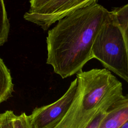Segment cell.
<instances>
[{"mask_svg": "<svg viewBox=\"0 0 128 128\" xmlns=\"http://www.w3.org/2000/svg\"><path fill=\"white\" fill-rule=\"evenodd\" d=\"M110 12L94 3L59 20L48 30L46 38V63L62 78L82 70L93 58L92 48Z\"/></svg>", "mask_w": 128, "mask_h": 128, "instance_id": "cell-1", "label": "cell"}, {"mask_svg": "<svg viewBox=\"0 0 128 128\" xmlns=\"http://www.w3.org/2000/svg\"><path fill=\"white\" fill-rule=\"evenodd\" d=\"M78 88L68 111L54 128H86L100 112L123 96L122 86L106 68L76 74Z\"/></svg>", "mask_w": 128, "mask_h": 128, "instance_id": "cell-2", "label": "cell"}, {"mask_svg": "<svg viewBox=\"0 0 128 128\" xmlns=\"http://www.w3.org/2000/svg\"><path fill=\"white\" fill-rule=\"evenodd\" d=\"M110 16L98 31L92 48L93 58L128 84V56L122 33L116 18Z\"/></svg>", "mask_w": 128, "mask_h": 128, "instance_id": "cell-3", "label": "cell"}, {"mask_svg": "<svg viewBox=\"0 0 128 128\" xmlns=\"http://www.w3.org/2000/svg\"><path fill=\"white\" fill-rule=\"evenodd\" d=\"M78 80L70 83L66 92L57 100L48 105L36 108L28 116L32 128H54L64 118L76 94Z\"/></svg>", "mask_w": 128, "mask_h": 128, "instance_id": "cell-4", "label": "cell"}, {"mask_svg": "<svg viewBox=\"0 0 128 128\" xmlns=\"http://www.w3.org/2000/svg\"><path fill=\"white\" fill-rule=\"evenodd\" d=\"M97 0H52L37 10L28 12L24 18L40 26L44 30L72 13L86 7Z\"/></svg>", "mask_w": 128, "mask_h": 128, "instance_id": "cell-5", "label": "cell"}, {"mask_svg": "<svg viewBox=\"0 0 128 128\" xmlns=\"http://www.w3.org/2000/svg\"><path fill=\"white\" fill-rule=\"evenodd\" d=\"M128 120V94H126L108 108L98 128H120Z\"/></svg>", "mask_w": 128, "mask_h": 128, "instance_id": "cell-6", "label": "cell"}, {"mask_svg": "<svg viewBox=\"0 0 128 128\" xmlns=\"http://www.w3.org/2000/svg\"><path fill=\"white\" fill-rule=\"evenodd\" d=\"M14 84L9 70L0 58V104L12 96Z\"/></svg>", "mask_w": 128, "mask_h": 128, "instance_id": "cell-7", "label": "cell"}, {"mask_svg": "<svg viewBox=\"0 0 128 128\" xmlns=\"http://www.w3.org/2000/svg\"><path fill=\"white\" fill-rule=\"evenodd\" d=\"M123 34L128 56V4L112 11Z\"/></svg>", "mask_w": 128, "mask_h": 128, "instance_id": "cell-8", "label": "cell"}, {"mask_svg": "<svg viewBox=\"0 0 128 128\" xmlns=\"http://www.w3.org/2000/svg\"><path fill=\"white\" fill-rule=\"evenodd\" d=\"M10 24L4 0H0V46L8 40Z\"/></svg>", "mask_w": 128, "mask_h": 128, "instance_id": "cell-9", "label": "cell"}, {"mask_svg": "<svg viewBox=\"0 0 128 128\" xmlns=\"http://www.w3.org/2000/svg\"><path fill=\"white\" fill-rule=\"evenodd\" d=\"M13 128H32L28 118V116L25 112L20 115L14 114L12 118Z\"/></svg>", "mask_w": 128, "mask_h": 128, "instance_id": "cell-10", "label": "cell"}, {"mask_svg": "<svg viewBox=\"0 0 128 128\" xmlns=\"http://www.w3.org/2000/svg\"><path fill=\"white\" fill-rule=\"evenodd\" d=\"M12 110H6L0 114V128H13L12 118L14 114Z\"/></svg>", "mask_w": 128, "mask_h": 128, "instance_id": "cell-11", "label": "cell"}, {"mask_svg": "<svg viewBox=\"0 0 128 128\" xmlns=\"http://www.w3.org/2000/svg\"><path fill=\"white\" fill-rule=\"evenodd\" d=\"M52 0H30V8L28 12H32L38 10L48 4Z\"/></svg>", "mask_w": 128, "mask_h": 128, "instance_id": "cell-12", "label": "cell"}, {"mask_svg": "<svg viewBox=\"0 0 128 128\" xmlns=\"http://www.w3.org/2000/svg\"><path fill=\"white\" fill-rule=\"evenodd\" d=\"M108 110L99 113L88 125L86 128H98L102 119L107 114Z\"/></svg>", "mask_w": 128, "mask_h": 128, "instance_id": "cell-13", "label": "cell"}, {"mask_svg": "<svg viewBox=\"0 0 128 128\" xmlns=\"http://www.w3.org/2000/svg\"><path fill=\"white\" fill-rule=\"evenodd\" d=\"M120 128H128V120Z\"/></svg>", "mask_w": 128, "mask_h": 128, "instance_id": "cell-14", "label": "cell"}]
</instances>
